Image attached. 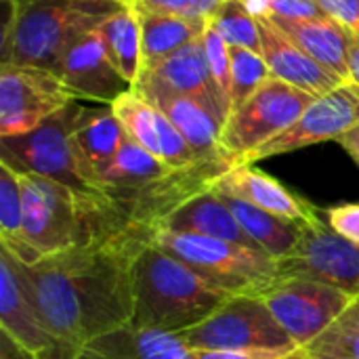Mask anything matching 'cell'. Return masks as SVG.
<instances>
[{
	"label": "cell",
	"mask_w": 359,
	"mask_h": 359,
	"mask_svg": "<svg viewBox=\"0 0 359 359\" xmlns=\"http://www.w3.org/2000/svg\"><path fill=\"white\" fill-rule=\"evenodd\" d=\"M145 236L128 227L82 246L19 263L21 278L48 330L69 351L133 322L130 263Z\"/></svg>",
	"instance_id": "1"
},
{
	"label": "cell",
	"mask_w": 359,
	"mask_h": 359,
	"mask_svg": "<svg viewBox=\"0 0 359 359\" xmlns=\"http://www.w3.org/2000/svg\"><path fill=\"white\" fill-rule=\"evenodd\" d=\"M130 284V324L175 334L200 324L231 297L147 238L133 255Z\"/></svg>",
	"instance_id": "2"
},
{
	"label": "cell",
	"mask_w": 359,
	"mask_h": 359,
	"mask_svg": "<svg viewBox=\"0 0 359 359\" xmlns=\"http://www.w3.org/2000/svg\"><path fill=\"white\" fill-rule=\"evenodd\" d=\"M4 23L0 65H40L53 69L82 36L101 27L126 0H2Z\"/></svg>",
	"instance_id": "3"
},
{
	"label": "cell",
	"mask_w": 359,
	"mask_h": 359,
	"mask_svg": "<svg viewBox=\"0 0 359 359\" xmlns=\"http://www.w3.org/2000/svg\"><path fill=\"white\" fill-rule=\"evenodd\" d=\"M147 240L231 297H259L282 280L280 261L257 248L168 229H151L147 231Z\"/></svg>",
	"instance_id": "4"
},
{
	"label": "cell",
	"mask_w": 359,
	"mask_h": 359,
	"mask_svg": "<svg viewBox=\"0 0 359 359\" xmlns=\"http://www.w3.org/2000/svg\"><path fill=\"white\" fill-rule=\"evenodd\" d=\"M82 107L84 105L74 101L38 128L19 137L0 139V160L8 162L19 172H34L69 187L86 204L109 206L116 198L90 187L72 147V130Z\"/></svg>",
	"instance_id": "5"
},
{
	"label": "cell",
	"mask_w": 359,
	"mask_h": 359,
	"mask_svg": "<svg viewBox=\"0 0 359 359\" xmlns=\"http://www.w3.org/2000/svg\"><path fill=\"white\" fill-rule=\"evenodd\" d=\"M179 337L194 351H246L276 358H290L299 351L265 303L252 294L229 297L215 313Z\"/></svg>",
	"instance_id": "6"
},
{
	"label": "cell",
	"mask_w": 359,
	"mask_h": 359,
	"mask_svg": "<svg viewBox=\"0 0 359 359\" xmlns=\"http://www.w3.org/2000/svg\"><path fill=\"white\" fill-rule=\"evenodd\" d=\"M316 99L271 76L257 93L231 109L221 133L223 156L233 166L242 164L259 147L290 128Z\"/></svg>",
	"instance_id": "7"
},
{
	"label": "cell",
	"mask_w": 359,
	"mask_h": 359,
	"mask_svg": "<svg viewBox=\"0 0 359 359\" xmlns=\"http://www.w3.org/2000/svg\"><path fill=\"white\" fill-rule=\"evenodd\" d=\"M259 299L301 349L326 332L355 297L320 280L282 278Z\"/></svg>",
	"instance_id": "8"
},
{
	"label": "cell",
	"mask_w": 359,
	"mask_h": 359,
	"mask_svg": "<svg viewBox=\"0 0 359 359\" xmlns=\"http://www.w3.org/2000/svg\"><path fill=\"white\" fill-rule=\"evenodd\" d=\"M74 101L72 90L48 67L0 65V139L38 128Z\"/></svg>",
	"instance_id": "9"
},
{
	"label": "cell",
	"mask_w": 359,
	"mask_h": 359,
	"mask_svg": "<svg viewBox=\"0 0 359 359\" xmlns=\"http://www.w3.org/2000/svg\"><path fill=\"white\" fill-rule=\"evenodd\" d=\"M280 273L282 278L320 280L358 297L359 244L339 238L320 217L313 223H303L297 250L280 259Z\"/></svg>",
	"instance_id": "10"
},
{
	"label": "cell",
	"mask_w": 359,
	"mask_h": 359,
	"mask_svg": "<svg viewBox=\"0 0 359 359\" xmlns=\"http://www.w3.org/2000/svg\"><path fill=\"white\" fill-rule=\"evenodd\" d=\"M355 124H359V84L343 82L334 90L318 97L290 128L259 147L242 164H255L324 141H337Z\"/></svg>",
	"instance_id": "11"
},
{
	"label": "cell",
	"mask_w": 359,
	"mask_h": 359,
	"mask_svg": "<svg viewBox=\"0 0 359 359\" xmlns=\"http://www.w3.org/2000/svg\"><path fill=\"white\" fill-rule=\"evenodd\" d=\"M0 332L36 359H69V351L48 330L21 278L17 259L0 246Z\"/></svg>",
	"instance_id": "12"
},
{
	"label": "cell",
	"mask_w": 359,
	"mask_h": 359,
	"mask_svg": "<svg viewBox=\"0 0 359 359\" xmlns=\"http://www.w3.org/2000/svg\"><path fill=\"white\" fill-rule=\"evenodd\" d=\"M53 72L65 82L76 101L84 99L114 105L122 95L135 88V84H130L114 65L97 32L76 40L59 57Z\"/></svg>",
	"instance_id": "13"
},
{
	"label": "cell",
	"mask_w": 359,
	"mask_h": 359,
	"mask_svg": "<svg viewBox=\"0 0 359 359\" xmlns=\"http://www.w3.org/2000/svg\"><path fill=\"white\" fill-rule=\"evenodd\" d=\"M135 90L156 105L185 137L200 160H227L221 151L223 124L196 99L168 86L151 72H141Z\"/></svg>",
	"instance_id": "14"
},
{
	"label": "cell",
	"mask_w": 359,
	"mask_h": 359,
	"mask_svg": "<svg viewBox=\"0 0 359 359\" xmlns=\"http://www.w3.org/2000/svg\"><path fill=\"white\" fill-rule=\"evenodd\" d=\"M210 189L240 198L261 210H267L292 223H313L322 217L311 202L292 194L286 185L259 170L255 164L231 166L227 172L212 181Z\"/></svg>",
	"instance_id": "15"
},
{
	"label": "cell",
	"mask_w": 359,
	"mask_h": 359,
	"mask_svg": "<svg viewBox=\"0 0 359 359\" xmlns=\"http://www.w3.org/2000/svg\"><path fill=\"white\" fill-rule=\"evenodd\" d=\"M128 139L122 122L114 114L111 105L101 107H82L76 126L72 130V147L78 158L80 170L84 179L101 194L114 196L101 181V170L109 164V160L118 154V149Z\"/></svg>",
	"instance_id": "16"
},
{
	"label": "cell",
	"mask_w": 359,
	"mask_h": 359,
	"mask_svg": "<svg viewBox=\"0 0 359 359\" xmlns=\"http://www.w3.org/2000/svg\"><path fill=\"white\" fill-rule=\"evenodd\" d=\"M257 19L261 29V55L265 57L273 78L284 80L313 97H322L343 84L341 78L324 69L288 36H284L271 19L261 15H257Z\"/></svg>",
	"instance_id": "17"
},
{
	"label": "cell",
	"mask_w": 359,
	"mask_h": 359,
	"mask_svg": "<svg viewBox=\"0 0 359 359\" xmlns=\"http://www.w3.org/2000/svg\"><path fill=\"white\" fill-rule=\"evenodd\" d=\"M151 229L196 233V236L217 238V240H225V242H233V244H242V246L261 250L240 227L238 219L233 217V212L229 210L225 200L210 187L185 198Z\"/></svg>",
	"instance_id": "18"
},
{
	"label": "cell",
	"mask_w": 359,
	"mask_h": 359,
	"mask_svg": "<svg viewBox=\"0 0 359 359\" xmlns=\"http://www.w3.org/2000/svg\"><path fill=\"white\" fill-rule=\"evenodd\" d=\"M69 359H194V349L175 332L126 324L82 345Z\"/></svg>",
	"instance_id": "19"
},
{
	"label": "cell",
	"mask_w": 359,
	"mask_h": 359,
	"mask_svg": "<svg viewBox=\"0 0 359 359\" xmlns=\"http://www.w3.org/2000/svg\"><path fill=\"white\" fill-rule=\"evenodd\" d=\"M202 34L149 72L154 76H158L160 80H164L168 86L196 99L225 126V122L229 118V109L223 103L217 86H215V80H212V74L208 67V59H206V50H204Z\"/></svg>",
	"instance_id": "20"
},
{
	"label": "cell",
	"mask_w": 359,
	"mask_h": 359,
	"mask_svg": "<svg viewBox=\"0 0 359 359\" xmlns=\"http://www.w3.org/2000/svg\"><path fill=\"white\" fill-rule=\"evenodd\" d=\"M273 25L288 36L303 53L318 61L324 69L349 82L347 63V42L349 29L334 19H288V17H267Z\"/></svg>",
	"instance_id": "21"
},
{
	"label": "cell",
	"mask_w": 359,
	"mask_h": 359,
	"mask_svg": "<svg viewBox=\"0 0 359 359\" xmlns=\"http://www.w3.org/2000/svg\"><path fill=\"white\" fill-rule=\"evenodd\" d=\"M135 13L141 25V72L158 67L164 59L175 55L194 38H198L208 25L206 21L187 19L181 15H158L147 11Z\"/></svg>",
	"instance_id": "22"
},
{
	"label": "cell",
	"mask_w": 359,
	"mask_h": 359,
	"mask_svg": "<svg viewBox=\"0 0 359 359\" xmlns=\"http://www.w3.org/2000/svg\"><path fill=\"white\" fill-rule=\"evenodd\" d=\"M219 194V191H217ZM233 217L238 219L240 227L246 231V236L267 255L276 257L278 261L292 255L301 242L303 233V223H292L286 219H280L267 210H261L240 198L219 194Z\"/></svg>",
	"instance_id": "23"
},
{
	"label": "cell",
	"mask_w": 359,
	"mask_h": 359,
	"mask_svg": "<svg viewBox=\"0 0 359 359\" xmlns=\"http://www.w3.org/2000/svg\"><path fill=\"white\" fill-rule=\"evenodd\" d=\"M172 168H168L160 158L141 147L139 143L126 139L118 154L109 160V164L101 170L99 181L111 194L135 191L145 185H151L164 177H168Z\"/></svg>",
	"instance_id": "24"
},
{
	"label": "cell",
	"mask_w": 359,
	"mask_h": 359,
	"mask_svg": "<svg viewBox=\"0 0 359 359\" xmlns=\"http://www.w3.org/2000/svg\"><path fill=\"white\" fill-rule=\"evenodd\" d=\"M101 36L105 50L120 74L135 84L141 76L143 61H141V25L135 8L126 4L107 21L101 23L97 29Z\"/></svg>",
	"instance_id": "25"
},
{
	"label": "cell",
	"mask_w": 359,
	"mask_h": 359,
	"mask_svg": "<svg viewBox=\"0 0 359 359\" xmlns=\"http://www.w3.org/2000/svg\"><path fill=\"white\" fill-rule=\"evenodd\" d=\"M0 246L23 265L36 263V257L23 238V198L19 177L4 160H0Z\"/></svg>",
	"instance_id": "26"
},
{
	"label": "cell",
	"mask_w": 359,
	"mask_h": 359,
	"mask_svg": "<svg viewBox=\"0 0 359 359\" xmlns=\"http://www.w3.org/2000/svg\"><path fill=\"white\" fill-rule=\"evenodd\" d=\"M290 359H359V294L326 332Z\"/></svg>",
	"instance_id": "27"
},
{
	"label": "cell",
	"mask_w": 359,
	"mask_h": 359,
	"mask_svg": "<svg viewBox=\"0 0 359 359\" xmlns=\"http://www.w3.org/2000/svg\"><path fill=\"white\" fill-rule=\"evenodd\" d=\"M111 109L118 116V120L122 122L128 139L139 143L147 151H151L156 158H160V130H158L160 109L156 105H151L135 88L130 93L122 95L111 105Z\"/></svg>",
	"instance_id": "28"
},
{
	"label": "cell",
	"mask_w": 359,
	"mask_h": 359,
	"mask_svg": "<svg viewBox=\"0 0 359 359\" xmlns=\"http://www.w3.org/2000/svg\"><path fill=\"white\" fill-rule=\"evenodd\" d=\"M210 25L219 32L227 46H244L261 53L259 19L242 0H225V4L210 19Z\"/></svg>",
	"instance_id": "29"
},
{
	"label": "cell",
	"mask_w": 359,
	"mask_h": 359,
	"mask_svg": "<svg viewBox=\"0 0 359 359\" xmlns=\"http://www.w3.org/2000/svg\"><path fill=\"white\" fill-rule=\"evenodd\" d=\"M229 61H231V105L238 107L271 78V72L261 53H255L244 46H229Z\"/></svg>",
	"instance_id": "30"
},
{
	"label": "cell",
	"mask_w": 359,
	"mask_h": 359,
	"mask_svg": "<svg viewBox=\"0 0 359 359\" xmlns=\"http://www.w3.org/2000/svg\"><path fill=\"white\" fill-rule=\"evenodd\" d=\"M204 50H206V59H208V67L215 80V86L223 99V103L227 105L229 114L233 109L231 105V61H229V46L227 42L219 36V32L208 23L204 34Z\"/></svg>",
	"instance_id": "31"
},
{
	"label": "cell",
	"mask_w": 359,
	"mask_h": 359,
	"mask_svg": "<svg viewBox=\"0 0 359 359\" xmlns=\"http://www.w3.org/2000/svg\"><path fill=\"white\" fill-rule=\"evenodd\" d=\"M252 15L288 19H330L316 0H242Z\"/></svg>",
	"instance_id": "32"
},
{
	"label": "cell",
	"mask_w": 359,
	"mask_h": 359,
	"mask_svg": "<svg viewBox=\"0 0 359 359\" xmlns=\"http://www.w3.org/2000/svg\"><path fill=\"white\" fill-rule=\"evenodd\" d=\"M326 223L339 238L359 244V202L330 206L326 210Z\"/></svg>",
	"instance_id": "33"
},
{
	"label": "cell",
	"mask_w": 359,
	"mask_h": 359,
	"mask_svg": "<svg viewBox=\"0 0 359 359\" xmlns=\"http://www.w3.org/2000/svg\"><path fill=\"white\" fill-rule=\"evenodd\" d=\"M324 13L345 25L349 32H359V0H316Z\"/></svg>",
	"instance_id": "34"
},
{
	"label": "cell",
	"mask_w": 359,
	"mask_h": 359,
	"mask_svg": "<svg viewBox=\"0 0 359 359\" xmlns=\"http://www.w3.org/2000/svg\"><path fill=\"white\" fill-rule=\"evenodd\" d=\"M135 11H147L158 15H185L189 0H126Z\"/></svg>",
	"instance_id": "35"
},
{
	"label": "cell",
	"mask_w": 359,
	"mask_h": 359,
	"mask_svg": "<svg viewBox=\"0 0 359 359\" xmlns=\"http://www.w3.org/2000/svg\"><path fill=\"white\" fill-rule=\"evenodd\" d=\"M225 4V0H189V6L183 17L187 19H198L210 23V19L217 15V11Z\"/></svg>",
	"instance_id": "36"
},
{
	"label": "cell",
	"mask_w": 359,
	"mask_h": 359,
	"mask_svg": "<svg viewBox=\"0 0 359 359\" xmlns=\"http://www.w3.org/2000/svg\"><path fill=\"white\" fill-rule=\"evenodd\" d=\"M292 358V355H290ZM263 355V353H246V351H194V359H290Z\"/></svg>",
	"instance_id": "37"
},
{
	"label": "cell",
	"mask_w": 359,
	"mask_h": 359,
	"mask_svg": "<svg viewBox=\"0 0 359 359\" xmlns=\"http://www.w3.org/2000/svg\"><path fill=\"white\" fill-rule=\"evenodd\" d=\"M0 359H36L21 345H17L8 334L0 332Z\"/></svg>",
	"instance_id": "38"
},
{
	"label": "cell",
	"mask_w": 359,
	"mask_h": 359,
	"mask_svg": "<svg viewBox=\"0 0 359 359\" xmlns=\"http://www.w3.org/2000/svg\"><path fill=\"white\" fill-rule=\"evenodd\" d=\"M347 63H349V82L359 84V34H353V32H349Z\"/></svg>",
	"instance_id": "39"
},
{
	"label": "cell",
	"mask_w": 359,
	"mask_h": 359,
	"mask_svg": "<svg viewBox=\"0 0 359 359\" xmlns=\"http://www.w3.org/2000/svg\"><path fill=\"white\" fill-rule=\"evenodd\" d=\"M337 143L353 158V162L359 166V124H355L353 128H349L347 133H343Z\"/></svg>",
	"instance_id": "40"
},
{
	"label": "cell",
	"mask_w": 359,
	"mask_h": 359,
	"mask_svg": "<svg viewBox=\"0 0 359 359\" xmlns=\"http://www.w3.org/2000/svg\"><path fill=\"white\" fill-rule=\"evenodd\" d=\"M358 34H359V32H358Z\"/></svg>",
	"instance_id": "41"
}]
</instances>
